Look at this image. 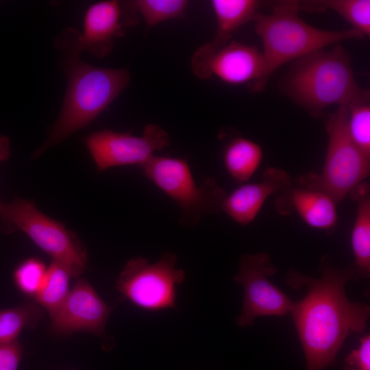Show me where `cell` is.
Segmentation results:
<instances>
[{
  "instance_id": "obj_1",
  "label": "cell",
  "mask_w": 370,
  "mask_h": 370,
  "mask_svg": "<svg viewBox=\"0 0 370 370\" xmlns=\"http://www.w3.org/2000/svg\"><path fill=\"white\" fill-rule=\"evenodd\" d=\"M321 277L314 278L291 269L286 282L293 288L307 287V293L293 303L292 317L306 362V370H323L332 365L346 337L362 333L370 309L367 304L350 301L345 283L358 279L354 264L340 269L323 256L319 264Z\"/></svg>"
},
{
  "instance_id": "obj_2",
  "label": "cell",
  "mask_w": 370,
  "mask_h": 370,
  "mask_svg": "<svg viewBox=\"0 0 370 370\" xmlns=\"http://www.w3.org/2000/svg\"><path fill=\"white\" fill-rule=\"evenodd\" d=\"M61 36L60 47L67 56V89L59 116L50 134L34 154L38 156L93 121L125 90L130 80L125 69L94 66L79 58L76 36Z\"/></svg>"
},
{
  "instance_id": "obj_3",
  "label": "cell",
  "mask_w": 370,
  "mask_h": 370,
  "mask_svg": "<svg viewBox=\"0 0 370 370\" xmlns=\"http://www.w3.org/2000/svg\"><path fill=\"white\" fill-rule=\"evenodd\" d=\"M280 88L315 118L329 106H348L369 95L357 84L350 54L338 44L330 51L320 49L297 59Z\"/></svg>"
},
{
  "instance_id": "obj_4",
  "label": "cell",
  "mask_w": 370,
  "mask_h": 370,
  "mask_svg": "<svg viewBox=\"0 0 370 370\" xmlns=\"http://www.w3.org/2000/svg\"><path fill=\"white\" fill-rule=\"evenodd\" d=\"M271 8V14L259 13L255 19V31L264 47L265 66L261 77L250 86L253 92L264 90L272 73L291 60L343 40L365 37L354 29L329 31L306 23L298 15L297 1H275Z\"/></svg>"
},
{
  "instance_id": "obj_5",
  "label": "cell",
  "mask_w": 370,
  "mask_h": 370,
  "mask_svg": "<svg viewBox=\"0 0 370 370\" xmlns=\"http://www.w3.org/2000/svg\"><path fill=\"white\" fill-rule=\"evenodd\" d=\"M348 115V107L339 106L328 116L325 125L328 144L322 171L302 173L293 181L295 185L326 194L337 204L370 173V158L358 148L349 135Z\"/></svg>"
},
{
  "instance_id": "obj_6",
  "label": "cell",
  "mask_w": 370,
  "mask_h": 370,
  "mask_svg": "<svg viewBox=\"0 0 370 370\" xmlns=\"http://www.w3.org/2000/svg\"><path fill=\"white\" fill-rule=\"evenodd\" d=\"M142 167L145 175L180 206L184 222L195 223L221 210L225 190L212 177L198 186L186 159L153 156Z\"/></svg>"
},
{
  "instance_id": "obj_7",
  "label": "cell",
  "mask_w": 370,
  "mask_h": 370,
  "mask_svg": "<svg viewBox=\"0 0 370 370\" xmlns=\"http://www.w3.org/2000/svg\"><path fill=\"white\" fill-rule=\"evenodd\" d=\"M0 217L8 230L19 229L25 233L52 260L65 265L72 277L84 271L87 262L86 251L64 225L39 211L33 202L15 198L3 204Z\"/></svg>"
},
{
  "instance_id": "obj_8",
  "label": "cell",
  "mask_w": 370,
  "mask_h": 370,
  "mask_svg": "<svg viewBox=\"0 0 370 370\" xmlns=\"http://www.w3.org/2000/svg\"><path fill=\"white\" fill-rule=\"evenodd\" d=\"M177 257L165 252L156 262L143 258L129 260L116 282L119 291L135 306L148 310L175 307L176 286L185 279L184 271L175 268Z\"/></svg>"
},
{
  "instance_id": "obj_9",
  "label": "cell",
  "mask_w": 370,
  "mask_h": 370,
  "mask_svg": "<svg viewBox=\"0 0 370 370\" xmlns=\"http://www.w3.org/2000/svg\"><path fill=\"white\" fill-rule=\"evenodd\" d=\"M278 269L267 252L245 254L241 258L239 271L234 281L244 288V299L236 323L251 326L260 316H283L291 312L293 301L267 278Z\"/></svg>"
},
{
  "instance_id": "obj_10",
  "label": "cell",
  "mask_w": 370,
  "mask_h": 370,
  "mask_svg": "<svg viewBox=\"0 0 370 370\" xmlns=\"http://www.w3.org/2000/svg\"><path fill=\"white\" fill-rule=\"evenodd\" d=\"M98 171L123 165L143 166L153 153L168 147V133L156 124H147L142 136L104 130L90 134L85 140Z\"/></svg>"
},
{
  "instance_id": "obj_11",
  "label": "cell",
  "mask_w": 370,
  "mask_h": 370,
  "mask_svg": "<svg viewBox=\"0 0 370 370\" xmlns=\"http://www.w3.org/2000/svg\"><path fill=\"white\" fill-rule=\"evenodd\" d=\"M190 65L200 79L216 76L227 84L247 83L251 86L262 75L265 62L262 52L256 47L230 40L212 52L198 48L192 56Z\"/></svg>"
},
{
  "instance_id": "obj_12",
  "label": "cell",
  "mask_w": 370,
  "mask_h": 370,
  "mask_svg": "<svg viewBox=\"0 0 370 370\" xmlns=\"http://www.w3.org/2000/svg\"><path fill=\"white\" fill-rule=\"evenodd\" d=\"M112 308L85 280H78L61 306L51 315V329L58 334L88 332L101 336Z\"/></svg>"
},
{
  "instance_id": "obj_13",
  "label": "cell",
  "mask_w": 370,
  "mask_h": 370,
  "mask_svg": "<svg viewBox=\"0 0 370 370\" xmlns=\"http://www.w3.org/2000/svg\"><path fill=\"white\" fill-rule=\"evenodd\" d=\"M293 180L285 170L268 167L262 179L256 183L245 184L226 195L221 210L235 222L247 225L257 217L267 199L291 186Z\"/></svg>"
},
{
  "instance_id": "obj_14",
  "label": "cell",
  "mask_w": 370,
  "mask_h": 370,
  "mask_svg": "<svg viewBox=\"0 0 370 370\" xmlns=\"http://www.w3.org/2000/svg\"><path fill=\"white\" fill-rule=\"evenodd\" d=\"M277 195L274 206L280 214L289 215L295 211L311 227L329 235L334 232L337 204L326 194L293 184Z\"/></svg>"
},
{
  "instance_id": "obj_15",
  "label": "cell",
  "mask_w": 370,
  "mask_h": 370,
  "mask_svg": "<svg viewBox=\"0 0 370 370\" xmlns=\"http://www.w3.org/2000/svg\"><path fill=\"white\" fill-rule=\"evenodd\" d=\"M121 7L118 1H102L91 5L85 14L84 33L76 36L77 45L98 58L112 50L115 38L123 34Z\"/></svg>"
},
{
  "instance_id": "obj_16",
  "label": "cell",
  "mask_w": 370,
  "mask_h": 370,
  "mask_svg": "<svg viewBox=\"0 0 370 370\" xmlns=\"http://www.w3.org/2000/svg\"><path fill=\"white\" fill-rule=\"evenodd\" d=\"M210 3L217 18V28L214 40L199 47L207 52L223 47L239 27L255 21L260 5L256 0H212Z\"/></svg>"
},
{
  "instance_id": "obj_17",
  "label": "cell",
  "mask_w": 370,
  "mask_h": 370,
  "mask_svg": "<svg viewBox=\"0 0 370 370\" xmlns=\"http://www.w3.org/2000/svg\"><path fill=\"white\" fill-rule=\"evenodd\" d=\"M357 204L356 219L351 235L355 258L354 264L359 278H367L370 273V185L362 182L349 194Z\"/></svg>"
},
{
  "instance_id": "obj_18",
  "label": "cell",
  "mask_w": 370,
  "mask_h": 370,
  "mask_svg": "<svg viewBox=\"0 0 370 370\" xmlns=\"http://www.w3.org/2000/svg\"><path fill=\"white\" fill-rule=\"evenodd\" d=\"M263 158L261 147L241 137L232 140L223 151L225 166L231 177L240 182L249 180L258 169Z\"/></svg>"
},
{
  "instance_id": "obj_19",
  "label": "cell",
  "mask_w": 370,
  "mask_h": 370,
  "mask_svg": "<svg viewBox=\"0 0 370 370\" xmlns=\"http://www.w3.org/2000/svg\"><path fill=\"white\" fill-rule=\"evenodd\" d=\"M299 8L309 12L334 10L365 36L370 35L369 0L297 1Z\"/></svg>"
},
{
  "instance_id": "obj_20",
  "label": "cell",
  "mask_w": 370,
  "mask_h": 370,
  "mask_svg": "<svg viewBox=\"0 0 370 370\" xmlns=\"http://www.w3.org/2000/svg\"><path fill=\"white\" fill-rule=\"evenodd\" d=\"M42 307L36 301L0 310V344L17 340L25 328H34L43 317Z\"/></svg>"
},
{
  "instance_id": "obj_21",
  "label": "cell",
  "mask_w": 370,
  "mask_h": 370,
  "mask_svg": "<svg viewBox=\"0 0 370 370\" xmlns=\"http://www.w3.org/2000/svg\"><path fill=\"white\" fill-rule=\"evenodd\" d=\"M70 270L63 264L52 260L43 282L36 295V301L52 315L63 304L69 293Z\"/></svg>"
},
{
  "instance_id": "obj_22",
  "label": "cell",
  "mask_w": 370,
  "mask_h": 370,
  "mask_svg": "<svg viewBox=\"0 0 370 370\" xmlns=\"http://www.w3.org/2000/svg\"><path fill=\"white\" fill-rule=\"evenodd\" d=\"M131 8L143 17L147 29L167 20L184 18L188 1L186 0H136Z\"/></svg>"
},
{
  "instance_id": "obj_23",
  "label": "cell",
  "mask_w": 370,
  "mask_h": 370,
  "mask_svg": "<svg viewBox=\"0 0 370 370\" xmlns=\"http://www.w3.org/2000/svg\"><path fill=\"white\" fill-rule=\"evenodd\" d=\"M347 131L358 148L370 158V105L369 95L348 106Z\"/></svg>"
},
{
  "instance_id": "obj_24",
  "label": "cell",
  "mask_w": 370,
  "mask_h": 370,
  "mask_svg": "<svg viewBox=\"0 0 370 370\" xmlns=\"http://www.w3.org/2000/svg\"><path fill=\"white\" fill-rule=\"evenodd\" d=\"M47 269L41 260L35 258H27L14 269V284L23 294L35 297L43 282Z\"/></svg>"
},
{
  "instance_id": "obj_25",
  "label": "cell",
  "mask_w": 370,
  "mask_h": 370,
  "mask_svg": "<svg viewBox=\"0 0 370 370\" xmlns=\"http://www.w3.org/2000/svg\"><path fill=\"white\" fill-rule=\"evenodd\" d=\"M345 370H370V334L360 339L357 349L352 350L345 360Z\"/></svg>"
},
{
  "instance_id": "obj_26",
  "label": "cell",
  "mask_w": 370,
  "mask_h": 370,
  "mask_svg": "<svg viewBox=\"0 0 370 370\" xmlns=\"http://www.w3.org/2000/svg\"><path fill=\"white\" fill-rule=\"evenodd\" d=\"M22 356L23 349L18 340L0 344V370H18Z\"/></svg>"
},
{
  "instance_id": "obj_27",
  "label": "cell",
  "mask_w": 370,
  "mask_h": 370,
  "mask_svg": "<svg viewBox=\"0 0 370 370\" xmlns=\"http://www.w3.org/2000/svg\"><path fill=\"white\" fill-rule=\"evenodd\" d=\"M9 138L5 136H0V162L5 161L10 158Z\"/></svg>"
},
{
  "instance_id": "obj_28",
  "label": "cell",
  "mask_w": 370,
  "mask_h": 370,
  "mask_svg": "<svg viewBox=\"0 0 370 370\" xmlns=\"http://www.w3.org/2000/svg\"><path fill=\"white\" fill-rule=\"evenodd\" d=\"M3 204V203L1 201V200H0V209H1V206H2Z\"/></svg>"
}]
</instances>
